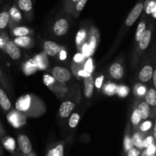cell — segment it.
<instances>
[{
  "label": "cell",
  "instance_id": "obj_47",
  "mask_svg": "<svg viewBox=\"0 0 156 156\" xmlns=\"http://www.w3.org/2000/svg\"><path fill=\"white\" fill-rule=\"evenodd\" d=\"M126 156H140L141 154V150L136 149V147H133L129 151L126 152Z\"/></svg>",
  "mask_w": 156,
  "mask_h": 156
},
{
  "label": "cell",
  "instance_id": "obj_45",
  "mask_svg": "<svg viewBox=\"0 0 156 156\" xmlns=\"http://www.w3.org/2000/svg\"><path fill=\"white\" fill-rule=\"evenodd\" d=\"M104 79H105V76L103 75H101V76H98L96 78L95 81H94V86L96 87L98 90H101L102 88V85H103L104 82Z\"/></svg>",
  "mask_w": 156,
  "mask_h": 156
},
{
  "label": "cell",
  "instance_id": "obj_38",
  "mask_svg": "<svg viewBox=\"0 0 156 156\" xmlns=\"http://www.w3.org/2000/svg\"><path fill=\"white\" fill-rule=\"evenodd\" d=\"M80 120V114L79 113H72L69 119V126L72 129H74L78 126Z\"/></svg>",
  "mask_w": 156,
  "mask_h": 156
},
{
  "label": "cell",
  "instance_id": "obj_3",
  "mask_svg": "<svg viewBox=\"0 0 156 156\" xmlns=\"http://www.w3.org/2000/svg\"><path fill=\"white\" fill-rule=\"evenodd\" d=\"M144 1L145 0H139L138 2L135 5V6L133 8L129 15H127V18H126L124 21V25L122 27L121 32L119 34L120 41L121 37H123L127 32V30L135 24L136 21L138 20V18L141 15L142 12H143V9H144Z\"/></svg>",
  "mask_w": 156,
  "mask_h": 156
},
{
  "label": "cell",
  "instance_id": "obj_21",
  "mask_svg": "<svg viewBox=\"0 0 156 156\" xmlns=\"http://www.w3.org/2000/svg\"><path fill=\"white\" fill-rule=\"evenodd\" d=\"M10 30V34L12 36L18 37H22V36H30L33 34L34 32L30 27H25V26H16L12 28L9 29Z\"/></svg>",
  "mask_w": 156,
  "mask_h": 156
},
{
  "label": "cell",
  "instance_id": "obj_25",
  "mask_svg": "<svg viewBox=\"0 0 156 156\" xmlns=\"http://www.w3.org/2000/svg\"><path fill=\"white\" fill-rule=\"evenodd\" d=\"M2 144L8 152L13 153L16 149V142L15 139L8 136H3L1 138Z\"/></svg>",
  "mask_w": 156,
  "mask_h": 156
},
{
  "label": "cell",
  "instance_id": "obj_52",
  "mask_svg": "<svg viewBox=\"0 0 156 156\" xmlns=\"http://www.w3.org/2000/svg\"><path fill=\"white\" fill-rule=\"evenodd\" d=\"M140 156H155V155H149V154L146 153V152H145L144 149H143V152H142V153L140 154Z\"/></svg>",
  "mask_w": 156,
  "mask_h": 156
},
{
  "label": "cell",
  "instance_id": "obj_16",
  "mask_svg": "<svg viewBox=\"0 0 156 156\" xmlns=\"http://www.w3.org/2000/svg\"><path fill=\"white\" fill-rule=\"evenodd\" d=\"M84 82V96L87 99L91 98L93 96L94 89V80L92 75L88 74L85 76L83 79Z\"/></svg>",
  "mask_w": 156,
  "mask_h": 156
},
{
  "label": "cell",
  "instance_id": "obj_53",
  "mask_svg": "<svg viewBox=\"0 0 156 156\" xmlns=\"http://www.w3.org/2000/svg\"><path fill=\"white\" fill-rule=\"evenodd\" d=\"M2 148L0 146V155H2Z\"/></svg>",
  "mask_w": 156,
  "mask_h": 156
},
{
  "label": "cell",
  "instance_id": "obj_30",
  "mask_svg": "<svg viewBox=\"0 0 156 156\" xmlns=\"http://www.w3.org/2000/svg\"><path fill=\"white\" fill-rule=\"evenodd\" d=\"M133 147V144L132 135L130 133V126L129 123H127V126L125 131L124 140H123V150L125 153Z\"/></svg>",
  "mask_w": 156,
  "mask_h": 156
},
{
  "label": "cell",
  "instance_id": "obj_14",
  "mask_svg": "<svg viewBox=\"0 0 156 156\" xmlns=\"http://www.w3.org/2000/svg\"><path fill=\"white\" fill-rule=\"evenodd\" d=\"M76 105L72 101H65L61 104L58 111V115L60 118L66 119L69 117L75 109Z\"/></svg>",
  "mask_w": 156,
  "mask_h": 156
},
{
  "label": "cell",
  "instance_id": "obj_8",
  "mask_svg": "<svg viewBox=\"0 0 156 156\" xmlns=\"http://www.w3.org/2000/svg\"><path fill=\"white\" fill-rule=\"evenodd\" d=\"M51 74L56 80L62 83H66L72 79L71 72L65 67L59 66H56L52 69Z\"/></svg>",
  "mask_w": 156,
  "mask_h": 156
},
{
  "label": "cell",
  "instance_id": "obj_27",
  "mask_svg": "<svg viewBox=\"0 0 156 156\" xmlns=\"http://www.w3.org/2000/svg\"><path fill=\"white\" fill-rule=\"evenodd\" d=\"M146 27H147V17L145 15H143V18H142L141 21H140L138 26H137L136 31L135 34V45L139 42V41L140 40L141 37L143 36V34L144 33Z\"/></svg>",
  "mask_w": 156,
  "mask_h": 156
},
{
  "label": "cell",
  "instance_id": "obj_42",
  "mask_svg": "<svg viewBox=\"0 0 156 156\" xmlns=\"http://www.w3.org/2000/svg\"><path fill=\"white\" fill-rule=\"evenodd\" d=\"M155 139L154 138L152 135H149L147 136L144 137V140H143V149H146V147H148V146H150V145L155 143Z\"/></svg>",
  "mask_w": 156,
  "mask_h": 156
},
{
  "label": "cell",
  "instance_id": "obj_37",
  "mask_svg": "<svg viewBox=\"0 0 156 156\" xmlns=\"http://www.w3.org/2000/svg\"><path fill=\"white\" fill-rule=\"evenodd\" d=\"M146 91H147V88L143 83L136 84L134 87V94H135L136 97L139 98L144 97Z\"/></svg>",
  "mask_w": 156,
  "mask_h": 156
},
{
  "label": "cell",
  "instance_id": "obj_40",
  "mask_svg": "<svg viewBox=\"0 0 156 156\" xmlns=\"http://www.w3.org/2000/svg\"><path fill=\"white\" fill-rule=\"evenodd\" d=\"M79 0H65L64 2V12L69 15H72L73 9Z\"/></svg>",
  "mask_w": 156,
  "mask_h": 156
},
{
  "label": "cell",
  "instance_id": "obj_4",
  "mask_svg": "<svg viewBox=\"0 0 156 156\" xmlns=\"http://www.w3.org/2000/svg\"><path fill=\"white\" fill-rule=\"evenodd\" d=\"M43 81L45 84L46 86L51 90L56 96L58 98H63L68 91V88L65 83L58 82L57 80L54 79L52 76L48 74H45L43 76Z\"/></svg>",
  "mask_w": 156,
  "mask_h": 156
},
{
  "label": "cell",
  "instance_id": "obj_35",
  "mask_svg": "<svg viewBox=\"0 0 156 156\" xmlns=\"http://www.w3.org/2000/svg\"><path fill=\"white\" fill-rule=\"evenodd\" d=\"M155 124L154 122L151 120H145L144 122L143 123H140V126H139L138 129L140 131L141 133H143V134L147 133H149V131H151L152 128L153 127V125Z\"/></svg>",
  "mask_w": 156,
  "mask_h": 156
},
{
  "label": "cell",
  "instance_id": "obj_44",
  "mask_svg": "<svg viewBox=\"0 0 156 156\" xmlns=\"http://www.w3.org/2000/svg\"><path fill=\"white\" fill-rule=\"evenodd\" d=\"M0 85L2 86V88L5 90L8 91H10V88H9V85L7 83V81H6L4 75H3L1 69H0Z\"/></svg>",
  "mask_w": 156,
  "mask_h": 156
},
{
  "label": "cell",
  "instance_id": "obj_51",
  "mask_svg": "<svg viewBox=\"0 0 156 156\" xmlns=\"http://www.w3.org/2000/svg\"><path fill=\"white\" fill-rule=\"evenodd\" d=\"M3 136H5V129L3 126H2L1 123H0V140H1V138Z\"/></svg>",
  "mask_w": 156,
  "mask_h": 156
},
{
  "label": "cell",
  "instance_id": "obj_34",
  "mask_svg": "<svg viewBox=\"0 0 156 156\" xmlns=\"http://www.w3.org/2000/svg\"><path fill=\"white\" fill-rule=\"evenodd\" d=\"M117 86L115 83L114 82H108L107 83H105V85H102L101 90L104 92V94H105L108 96H113L114 94H116V91H117Z\"/></svg>",
  "mask_w": 156,
  "mask_h": 156
},
{
  "label": "cell",
  "instance_id": "obj_46",
  "mask_svg": "<svg viewBox=\"0 0 156 156\" xmlns=\"http://www.w3.org/2000/svg\"><path fill=\"white\" fill-rule=\"evenodd\" d=\"M8 40H9V37H8L7 35L4 34V32H1L0 33V49L4 50L5 45Z\"/></svg>",
  "mask_w": 156,
  "mask_h": 156
},
{
  "label": "cell",
  "instance_id": "obj_43",
  "mask_svg": "<svg viewBox=\"0 0 156 156\" xmlns=\"http://www.w3.org/2000/svg\"><path fill=\"white\" fill-rule=\"evenodd\" d=\"M83 66H84V63H77V62H73L71 66L72 72L73 73V74H74L76 76H77L78 73H79L81 69H83Z\"/></svg>",
  "mask_w": 156,
  "mask_h": 156
},
{
  "label": "cell",
  "instance_id": "obj_2",
  "mask_svg": "<svg viewBox=\"0 0 156 156\" xmlns=\"http://www.w3.org/2000/svg\"><path fill=\"white\" fill-rule=\"evenodd\" d=\"M154 30V24H149V27H146L144 33L143 34V36L141 37L139 42L134 46L133 55L132 58V66L133 68H135L138 64L139 61L141 59L142 56L144 54L146 50L149 47L152 41V35H153Z\"/></svg>",
  "mask_w": 156,
  "mask_h": 156
},
{
  "label": "cell",
  "instance_id": "obj_49",
  "mask_svg": "<svg viewBox=\"0 0 156 156\" xmlns=\"http://www.w3.org/2000/svg\"><path fill=\"white\" fill-rule=\"evenodd\" d=\"M59 57L61 60H65V59H66L67 53H66V51L63 48H61V50H59Z\"/></svg>",
  "mask_w": 156,
  "mask_h": 156
},
{
  "label": "cell",
  "instance_id": "obj_28",
  "mask_svg": "<svg viewBox=\"0 0 156 156\" xmlns=\"http://www.w3.org/2000/svg\"><path fill=\"white\" fill-rule=\"evenodd\" d=\"M143 140H144V134L140 132L139 129L135 130V133H133L132 136V141L134 147L140 150H143Z\"/></svg>",
  "mask_w": 156,
  "mask_h": 156
},
{
  "label": "cell",
  "instance_id": "obj_32",
  "mask_svg": "<svg viewBox=\"0 0 156 156\" xmlns=\"http://www.w3.org/2000/svg\"><path fill=\"white\" fill-rule=\"evenodd\" d=\"M146 15H152L154 18L156 17V0H145L144 9Z\"/></svg>",
  "mask_w": 156,
  "mask_h": 156
},
{
  "label": "cell",
  "instance_id": "obj_17",
  "mask_svg": "<svg viewBox=\"0 0 156 156\" xmlns=\"http://www.w3.org/2000/svg\"><path fill=\"white\" fill-rule=\"evenodd\" d=\"M44 52L49 56H55L59 53L61 47L56 42L52 41H46L44 43Z\"/></svg>",
  "mask_w": 156,
  "mask_h": 156
},
{
  "label": "cell",
  "instance_id": "obj_6",
  "mask_svg": "<svg viewBox=\"0 0 156 156\" xmlns=\"http://www.w3.org/2000/svg\"><path fill=\"white\" fill-rule=\"evenodd\" d=\"M6 118L13 127L20 128L25 124L27 117L18 110L12 109L7 114Z\"/></svg>",
  "mask_w": 156,
  "mask_h": 156
},
{
  "label": "cell",
  "instance_id": "obj_5",
  "mask_svg": "<svg viewBox=\"0 0 156 156\" xmlns=\"http://www.w3.org/2000/svg\"><path fill=\"white\" fill-rule=\"evenodd\" d=\"M100 39V34H99L98 28L94 26L91 25L88 29L86 41H85L86 44H88V56H91L95 53L98 47Z\"/></svg>",
  "mask_w": 156,
  "mask_h": 156
},
{
  "label": "cell",
  "instance_id": "obj_7",
  "mask_svg": "<svg viewBox=\"0 0 156 156\" xmlns=\"http://www.w3.org/2000/svg\"><path fill=\"white\" fill-rule=\"evenodd\" d=\"M15 3L26 19L33 18V0H15Z\"/></svg>",
  "mask_w": 156,
  "mask_h": 156
},
{
  "label": "cell",
  "instance_id": "obj_24",
  "mask_svg": "<svg viewBox=\"0 0 156 156\" xmlns=\"http://www.w3.org/2000/svg\"><path fill=\"white\" fill-rule=\"evenodd\" d=\"M33 59H34L39 70H44L48 67L49 61L48 59H47V55L44 52H42V53H40L39 54L36 55Z\"/></svg>",
  "mask_w": 156,
  "mask_h": 156
},
{
  "label": "cell",
  "instance_id": "obj_18",
  "mask_svg": "<svg viewBox=\"0 0 156 156\" xmlns=\"http://www.w3.org/2000/svg\"><path fill=\"white\" fill-rule=\"evenodd\" d=\"M65 145V141L58 142L48 149L45 156H64Z\"/></svg>",
  "mask_w": 156,
  "mask_h": 156
},
{
  "label": "cell",
  "instance_id": "obj_33",
  "mask_svg": "<svg viewBox=\"0 0 156 156\" xmlns=\"http://www.w3.org/2000/svg\"><path fill=\"white\" fill-rule=\"evenodd\" d=\"M9 13L7 9H4L0 12V33L4 32L6 27L9 26Z\"/></svg>",
  "mask_w": 156,
  "mask_h": 156
},
{
  "label": "cell",
  "instance_id": "obj_15",
  "mask_svg": "<svg viewBox=\"0 0 156 156\" xmlns=\"http://www.w3.org/2000/svg\"><path fill=\"white\" fill-rule=\"evenodd\" d=\"M154 68L151 63H147L142 67L138 74V79L142 83H146V82L151 81L153 74Z\"/></svg>",
  "mask_w": 156,
  "mask_h": 156
},
{
  "label": "cell",
  "instance_id": "obj_36",
  "mask_svg": "<svg viewBox=\"0 0 156 156\" xmlns=\"http://www.w3.org/2000/svg\"><path fill=\"white\" fill-rule=\"evenodd\" d=\"M87 2H88V0H79L78 2L76 4V5H75L71 15H73L74 18H78L81 12H82V11L85 8Z\"/></svg>",
  "mask_w": 156,
  "mask_h": 156
},
{
  "label": "cell",
  "instance_id": "obj_22",
  "mask_svg": "<svg viewBox=\"0 0 156 156\" xmlns=\"http://www.w3.org/2000/svg\"><path fill=\"white\" fill-rule=\"evenodd\" d=\"M137 108H138L139 112L143 120H147L152 116V111H151V107L145 101V100H141V101L137 104Z\"/></svg>",
  "mask_w": 156,
  "mask_h": 156
},
{
  "label": "cell",
  "instance_id": "obj_48",
  "mask_svg": "<svg viewBox=\"0 0 156 156\" xmlns=\"http://www.w3.org/2000/svg\"><path fill=\"white\" fill-rule=\"evenodd\" d=\"M85 61V57L80 53L79 52L78 53H76L74 56V60L73 62H77V63H84Z\"/></svg>",
  "mask_w": 156,
  "mask_h": 156
},
{
  "label": "cell",
  "instance_id": "obj_20",
  "mask_svg": "<svg viewBox=\"0 0 156 156\" xmlns=\"http://www.w3.org/2000/svg\"><path fill=\"white\" fill-rule=\"evenodd\" d=\"M0 108L5 112H9L10 110L12 109V102L1 85H0Z\"/></svg>",
  "mask_w": 156,
  "mask_h": 156
},
{
  "label": "cell",
  "instance_id": "obj_13",
  "mask_svg": "<svg viewBox=\"0 0 156 156\" xmlns=\"http://www.w3.org/2000/svg\"><path fill=\"white\" fill-rule=\"evenodd\" d=\"M108 72H109L110 76L116 80H120L123 79L124 76V69L120 61H116L113 62L110 66Z\"/></svg>",
  "mask_w": 156,
  "mask_h": 156
},
{
  "label": "cell",
  "instance_id": "obj_29",
  "mask_svg": "<svg viewBox=\"0 0 156 156\" xmlns=\"http://www.w3.org/2000/svg\"><path fill=\"white\" fill-rule=\"evenodd\" d=\"M145 101L150 107L155 108L156 107V90L154 88H150L147 89L144 95Z\"/></svg>",
  "mask_w": 156,
  "mask_h": 156
},
{
  "label": "cell",
  "instance_id": "obj_50",
  "mask_svg": "<svg viewBox=\"0 0 156 156\" xmlns=\"http://www.w3.org/2000/svg\"><path fill=\"white\" fill-rule=\"evenodd\" d=\"M152 79V81H153V87L155 88H156V70L155 69H154Z\"/></svg>",
  "mask_w": 156,
  "mask_h": 156
},
{
  "label": "cell",
  "instance_id": "obj_31",
  "mask_svg": "<svg viewBox=\"0 0 156 156\" xmlns=\"http://www.w3.org/2000/svg\"><path fill=\"white\" fill-rule=\"evenodd\" d=\"M86 37L87 31L86 30H85V28L82 27V28L79 29V30L77 32V34H76V44L79 52L81 51L82 45H83L84 43L86 41Z\"/></svg>",
  "mask_w": 156,
  "mask_h": 156
},
{
  "label": "cell",
  "instance_id": "obj_11",
  "mask_svg": "<svg viewBox=\"0 0 156 156\" xmlns=\"http://www.w3.org/2000/svg\"><path fill=\"white\" fill-rule=\"evenodd\" d=\"M4 51L13 60H18L21 58V52L20 47L12 40L9 39L4 47Z\"/></svg>",
  "mask_w": 156,
  "mask_h": 156
},
{
  "label": "cell",
  "instance_id": "obj_41",
  "mask_svg": "<svg viewBox=\"0 0 156 156\" xmlns=\"http://www.w3.org/2000/svg\"><path fill=\"white\" fill-rule=\"evenodd\" d=\"M83 69L85 71L87 72V73L91 74V73L93 72V69H94V66H93L92 58H91V56H88V59L85 61V62H84Z\"/></svg>",
  "mask_w": 156,
  "mask_h": 156
},
{
  "label": "cell",
  "instance_id": "obj_12",
  "mask_svg": "<svg viewBox=\"0 0 156 156\" xmlns=\"http://www.w3.org/2000/svg\"><path fill=\"white\" fill-rule=\"evenodd\" d=\"M69 23L66 18H61L56 20L53 26V31L56 36H63L69 30Z\"/></svg>",
  "mask_w": 156,
  "mask_h": 156
},
{
  "label": "cell",
  "instance_id": "obj_10",
  "mask_svg": "<svg viewBox=\"0 0 156 156\" xmlns=\"http://www.w3.org/2000/svg\"><path fill=\"white\" fill-rule=\"evenodd\" d=\"M9 29L12 28L14 27L18 26V24L21 22L23 19V15L18 9L15 3L14 2L13 5L11 6L9 10Z\"/></svg>",
  "mask_w": 156,
  "mask_h": 156
},
{
  "label": "cell",
  "instance_id": "obj_1",
  "mask_svg": "<svg viewBox=\"0 0 156 156\" xmlns=\"http://www.w3.org/2000/svg\"><path fill=\"white\" fill-rule=\"evenodd\" d=\"M15 109L22 113L27 117H41L47 112V106L44 102L33 94L21 95L16 100Z\"/></svg>",
  "mask_w": 156,
  "mask_h": 156
},
{
  "label": "cell",
  "instance_id": "obj_23",
  "mask_svg": "<svg viewBox=\"0 0 156 156\" xmlns=\"http://www.w3.org/2000/svg\"><path fill=\"white\" fill-rule=\"evenodd\" d=\"M38 70L39 69L37 68V66L34 59H28L22 66V71L26 76H30L34 73H36Z\"/></svg>",
  "mask_w": 156,
  "mask_h": 156
},
{
  "label": "cell",
  "instance_id": "obj_19",
  "mask_svg": "<svg viewBox=\"0 0 156 156\" xmlns=\"http://www.w3.org/2000/svg\"><path fill=\"white\" fill-rule=\"evenodd\" d=\"M13 41L18 47L24 49L32 48L34 45V40L31 36H28V35L15 37Z\"/></svg>",
  "mask_w": 156,
  "mask_h": 156
},
{
  "label": "cell",
  "instance_id": "obj_9",
  "mask_svg": "<svg viewBox=\"0 0 156 156\" xmlns=\"http://www.w3.org/2000/svg\"><path fill=\"white\" fill-rule=\"evenodd\" d=\"M18 148L24 155L28 156L32 153V144L30 139L24 134H19L17 138Z\"/></svg>",
  "mask_w": 156,
  "mask_h": 156
},
{
  "label": "cell",
  "instance_id": "obj_26",
  "mask_svg": "<svg viewBox=\"0 0 156 156\" xmlns=\"http://www.w3.org/2000/svg\"><path fill=\"white\" fill-rule=\"evenodd\" d=\"M142 120H142L141 116H140V112H139L138 108H137V104H135V105L133 106V109L132 114H131L130 117L131 125H132L133 128L135 130L138 129L139 126H140Z\"/></svg>",
  "mask_w": 156,
  "mask_h": 156
},
{
  "label": "cell",
  "instance_id": "obj_39",
  "mask_svg": "<svg viewBox=\"0 0 156 156\" xmlns=\"http://www.w3.org/2000/svg\"><path fill=\"white\" fill-rule=\"evenodd\" d=\"M129 88L126 85H119L117 86L116 94H117L120 98H126L129 94Z\"/></svg>",
  "mask_w": 156,
  "mask_h": 156
}]
</instances>
